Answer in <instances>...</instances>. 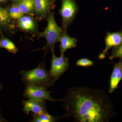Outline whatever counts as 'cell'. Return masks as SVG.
Listing matches in <instances>:
<instances>
[{
	"label": "cell",
	"mask_w": 122,
	"mask_h": 122,
	"mask_svg": "<svg viewBox=\"0 0 122 122\" xmlns=\"http://www.w3.org/2000/svg\"><path fill=\"white\" fill-rule=\"evenodd\" d=\"M76 65L82 67L92 66L94 65L93 61L86 58H82L78 60L76 62Z\"/></svg>",
	"instance_id": "19"
},
{
	"label": "cell",
	"mask_w": 122,
	"mask_h": 122,
	"mask_svg": "<svg viewBox=\"0 0 122 122\" xmlns=\"http://www.w3.org/2000/svg\"><path fill=\"white\" fill-rule=\"evenodd\" d=\"M16 21L17 29L39 38L41 32L39 31L38 21L33 15L25 14Z\"/></svg>",
	"instance_id": "6"
},
{
	"label": "cell",
	"mask_w": 122,
	"mask_h": 122,
	"mask_svg": "<svg viewBox=\"0 0 122 122\" xmlns=\"http://www.w3.org/2000/svg\"><path fill=\"white\" fill-rule=\"evenodd\" d=\"M69 66V59L68 58L64 55L58 57L54 52L52 53L51 68L49 72L55 82L68 70Z\"/></svg>",
	"instance_id": "7"
},
{
	"label": "cell",
	"mask_w": 122,
	"mask_h": 122,
	"mask_svg": "<svg viewBox=\"0 0 122 122\" xmlns=\"http://www.w3.org/2000/svg\"><path fill=\"white\" fill-rule=\"evenodd\" d=\"M33 119L30 122H55L63 118H69V116L66 113L62 116L56 117L50 115L48 113L37 114H34L32 116Z\"/></svg>",
	"instance_id": "14"
},
{
	"label": "cell",
	"mask_w": 122,
	"mask_h": 122,
	"mask_svg": "<svg viewBox=\"0 0 122 122\" xmlns=\"http://www.w3.org/2000/svg\"><path fill=\"white\" fill-rule=\"evenodd\" d=\"M0 48H1V43L0 40Z\"/></svg>",
	"instance_id": "24"
},
{
	"label": "cell",
	"mask_w": 122,
	"mask_h": 122,
	"mask_svg": "<svg viewBox=\"0 0 122 122\" xmlns=\"http://www.w3.org/2000/svg\"><path fill=\"white\" fill-rule=\"evenodd\" d=\"M17 4L24 15L29 14L33 15L34 9V0H22Z\"/></svg>",
	"instance_id": "16"
},
{
	"label": "cell",
	"mask_w": 122,
	"mask_h": 122,
	"mask_svg": "<svg viewBox=\"0 0 122 122\" xmlns=\"http://www.w3.org/2000/svg\"><path fill=\"white\" fill-rule=\"evenodd\" d=\"M34 9L33 16L38 21L46 20L54 9L55 0H34Z\"/></svg>",
	"instance_id": "8"
},
{
	"label": "cell",
	"mask_w": 122,
	"mask_h": 122,
	"mask_svg": "<svg viewBox=\"0 0 122 122\" xmlns=\"http://www.w3.org/2000/svg\"><path fill=\"white\" fill-rule=\"evenodd\" d=\"M17 30L16 21L10 17L5 8L0 5V31L11 37Z\"/></svg>",
	"instance_id": "9"
},
{
	"label": "cell",
	"mask_w": 122,
	"mask_h": 122,
	"mask_svg": "<svg viewBox=\"0 0 122 122\" xmlns=\"http://www.w3.org/2000/svg\"><path fill=\"white\" fill-rule=\"evenodd\" d=\"M121 32H122V30H121Z\"/></svg>",
	"instance_id": "25"
},
{
	"label": "cell",
	"mask_w": 122,
	"mask_h": 122,
	"mask_svg": "<svg viewBox=\"0 0 122 122\" xmlns=\"http://www.w3.org/2000/svg\"><path fill=\"white\" fill-rule=\"evenodd\" d=\"M2 87H3V86H2V85H1V84H0V92L2 90Z\"/></svg>",
	"instance_id": "23"
},
{
	"label": "cell",
	"mask_w": 122,
	"mask_h": 122,
	"mask_svg": "<svg viewBox=\"0 0 122 122\" xmlns=\"http://www.w3.org/2000/svg\"><path fill=\"white\" fill-rule=\"evenodd\" d=\"M111 54L109 59L112 60L116 58H119L122 60V43L115 47H113Z\"/></svg>",
	"instance_id": "18"
},
{
	"label": "cell",
	"mask_w": 122,
	"mask_h": 122,
	"mask_svg": "<svg viewBox=\"0 0 122 122\" xmlns=\"http://www.w3.org/2000/svg\"><path fill=\"white\" fill-rule=\"evenodd\" d=\"M11 0L13 2H15V3H18L21 1L22 0Z\"/></svg>",
	"instance_id": "21"
},
{
	"label": "cell",
	"mask_w": 122,
	"mask_h": 122,
	"mask_svg": "<svg viewBox=\"0 0 122 122\" xmlns=\"http://www.w3.org/2000/svg\"><path fill=\"white\" fill-rule=\"evenodd\" d=\"M62 5L59 13L62 18L61 26L63 32L67 31L79 11V7L75 0H61Z\"/></svg>",
	"instance_id": "4"
},
{
	"label": "cell",
	"mask_w": 122,
	"mask_h": 122,
	"mask_svg": "<svg viewBox=\"0 0 122 122\" xmlns=\"http://www.w3.org/2000/svg\"><path fill=\"white\" fill-rule=\"evenodd\" d=\"M7 0H0V3H5L7 1Z\"/></svg>",
	"instance_id": "22"
},
{
	"label": "cell",
	"mask_w": 122,
	"mask_h": 122,
	"mask_svg": "<svg viewBox=\"0 0 122 122\" xmlns=\"http://www.w3.org/2000/svg\"><path fill=\"white\" fill-rule=\"evenodd\" d=\"M22 104L24 106L23 112L26 114H28L30 112L37 114L48 113L45 101L28 99L24 100Z\"/></svg>",
	"instance_id": "10"
},
{
	"label": "cell",
	"mask_w": 122,
	"mask_h": 122,
	"mask_svg": "<svg viewBox=\"0 0 122 122\" xmlns=\"http://www.w3.org/2000/svg\"><path fill=\"white\" fill-rule=\"evenodd\" d=\"M106 46L103 51L105 54L109 50L119 45L122 43V33L121 31L115 32L107 33L105 38Z\"/></svg>",
	"instance_id": "12"
},
{
	"label": "cell",
	"mask_w": 122,
	"mask_h": 122,
	"mask_svg": "<svg viewBox=\"0 0 122 122\" xmlns=\"http://www.w3.org/2000/svg\"><path fill=\"white\" fill-rule=\"evenodd\" d=\"M5 8L10 17L15 21L24 15L19 8L17 3H13Z\"/></svg>",
	"instance_id": "17"
},
{
	"label": "cell",
	"mask_w": 122,
	"mask_h": 122,
	"mask_svg": "<svg viewBox=\"0 0 122 122\" xmlns=\"http://www.w3.org/2000/svg\"><path fill=\"white\" fill-rule=\"evenodd\" d=\"M61 102L66 114L76 122H108L117 114L102 90L83 86L68 90Z\"/></svg>",
	"instance_id": "1"
},
{
	"label": "cell",
	"mask_w": 122,
	"mask_h": 122,
	"mask_svg": "<svg viewBox=\"0 0 122 122\" xmlns=\"http://www.w3.org/2000/svg\"><path fill=\"white\" fill-rule=\"evenodd\" d=\"M60 50L61 56L64 55L66 51L69 49L75 48L77 44V39L71 37L67 33V31L63 32L60 41Z\"/></svg>",
	"instance_id": "13"
},
{
	"label": "cell",
	"mask_w": 122,
	"mask_h": 122,
	"mask_svg": "<svg viewBox=\"0 0 122 122\" xmlns=\"http://www.w3.org/2000/svg\"><path fill=\"white\" fill-rule=\"evenodd\" d=\"M47 26L44 32H41L39 38L45 37L46 41V45L43 48L37 49L31 51V52L43 51L45 52V57L48 51H50L52 53L54 52L55 44L60 41L63 31L61 27L58 25L55 18V14L51 12L46 19Z\"/></svg>",
	"instance_id": "3"
},
{
	"label": "cell",
	"mask_w": 122,
	"mask_h": 122,
	"mask_svg": "<svg viewBox=\"0 0 122 122\" xmlns=\"http://www.w3.org/2000/svg\"><path fill=\"white\" fill-rule=\"evenodd\" d=\"M7 122V120L4 118V117H2L1 113L0 111V122Z\"/></svg>",
	"instance_id": "20"
},
{
	"label": "cell",
	"mask_w": 122,
	"mask_h": 122,
	"mask_svg": "<svg viewBox=\"0 0 122 122\" xmlns=\"http://www.w3.org/2000/svg\"><path fill=\"white\" fill-rule=\"evenodd\" d=\"M0 40L1 48L5 49L9 52L15 54L17 52L18 49L15 44L10 39L5 37L4 33L0 31Z\"/></svg>",
	"instance_id": "15"
},
{
	"label": "cell",
	"mask_w": 122,
	"mask_h": 122,
	"mask_svg": "<svg viewBox=\"0 0 122 122\" xmlns=\"http://www.w3.org/2000/svg\"><path fill=\"white\" fill-rule=\"evenodd\" d=\"M114 64L109 90V93L110 94L117 89L118 84L122 79V60L120 59L117 63H114Z\"/></svg>",
	"instance_id": "11"
},
{
	"label": "cell",
	"mask_w": 122,
	"mask_h": 122,
	"mask_svg": "<svg viewBox=\"0 0 122 122\" xmlns=\"http://www.w3.org/2000/svg\"><path fill=\"white\" fill-rule=\"evenodd\" d=\"M25 86L23 93L25 98L39 101L48 100L52 102L61 101L62 100L52 98L50 95L52 91L48 90L46 88L33 85H26Z\"/></svg>",
	"instance_id": "5"
},
{
	"label": "cell",
	"mask_w": 122,
	"mask_h": 122,
	"mask_svg": "<svg viewBox=\"0 0 122 122\" xmlns=\"http://www.w3.org/2000/svg\"><path fill=\"white\" fill-rule=\"evenodd\" d=\"M21 81L25 85H33L48 89L53 86L55 82L47 70L44 61L39 63L36 68L20 72Z\"/></svg>",
	"instance_id": "2"
}]
</instances>
